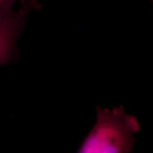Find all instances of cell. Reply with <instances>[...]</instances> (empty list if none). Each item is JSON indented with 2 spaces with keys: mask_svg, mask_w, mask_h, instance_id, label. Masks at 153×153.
<instances>
[{
  "mask_svg": "<svg viewBox=\"0 0 153 153\" xmlns=\"http://www.w3.org/2000/svg\"><path fill=\"white\" fill-rule=\"evenodd\" d=\"M140 128L135 116L122 106L111 110L98 108L97 123L82 143L79 152H129Z\"/></svg>",
  "mask_w": 153,
  "mask_h": 153,
  "instance_id": "cell-1",
  "label": "cell"
},
{
  "mask_svg": "<svg viewBox=\"0 0 153 153\" xmlns=\"http://www.w3.org/2000/svg\"><path fill=\"white\" fill-rule=\"evenodd\" d=\"M31 9L24 6L19 12L11 11L1 14V64L10 62L15 55V44L22 30L27 11Z\"/></svg>",
  "mask_w": 153,
  "mask_h": 153,
  "instance_id": "cell-2",
  "label": "cell"
},
{
  "mask_svg": "<svg viewBox=\"0 0 153 153\" xmlns=\"http://www.w3.org/2000/svg\"><path fill=\"white\" fill-rule=\"evenodd\" d=\"M16 0H1V12L5 13L11 11V7L12 6L14 1ZM24 5H29L30 7L36 8L37 7V2L36 0H22Z\"/></svg>",
  "mask_w": 153,
  "mask_h": 153,
  "instance_id": "cell-3",
  "label": "cell"
},
{
  "mask_svg": "<svg viewBox=\"0 0 153 153\" xmlns=\"http://www.w3.org/2000/svg\"><path fill=\"white\" fill-rule=\"evenodd\" d=\"M151 1H152V2H153V0H151Z\"/></svg>",
  "mask_w": 153,
  "mask_h": 153,
  "instance_id": "cell-4",
  "label": "cell"
}]
</instances>
